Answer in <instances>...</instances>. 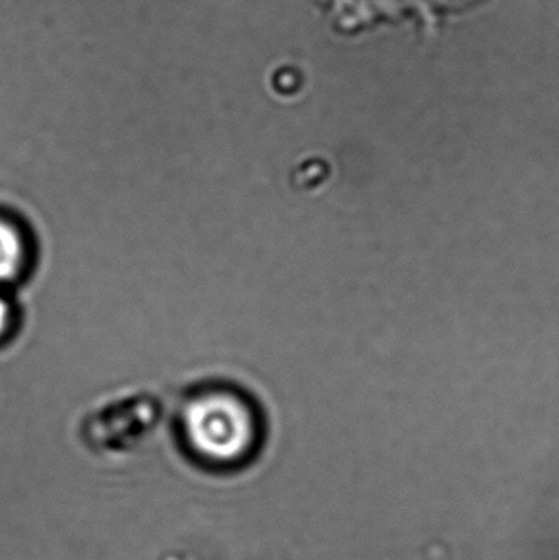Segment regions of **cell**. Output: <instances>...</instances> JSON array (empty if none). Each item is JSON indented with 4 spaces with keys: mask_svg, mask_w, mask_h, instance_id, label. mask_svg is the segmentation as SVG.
<instances>
[{
    "mask_svg": "<svg viewBox=\"0 0 559 560\" xmlns=\"http://www.w3.org/2000/svg\"><path fill=\"white\" fill-rule=\"evenodd\" d=\"M184 430L200 456L232 463L252 446V415L238 398L213 394L197 398L184 413Z\"/></svg>",
    "mask_w": 559,
    "mask_h": 560,
    "instance_id": "6da1fadb",
    "label": "cell"
},
{
    "mask_svg": "<svg viewBox=\"0 0 559 560\" xmlns=\"http://www.w3.org/2000/svg\"><path fill=\"white\" fill-rule=\"evenodd\" d=\"M25 248L19 230L0 219V282L12 280L22 269Z\"/></svg>",
    "mask_w": 559,
    "mask_h": 560,
    "instance_id": "7a4b0ae2",
    "label": "cell"
},
{
    "mask_svg": "<svg viewBox=\"0 0 559 560\" xmlns=\"http://www.w3.org/2000/svg\"><path fill=\"white\" fill-rule=\"evenodd\" d=\"M10 323V308L9 303L0 296V338L5 335L7 328Z\"/></svg>",
    "mask_w": 559,
    "mask_h": 560,
    "instance_id": "3957f363",
    "label": "cell"
}]
</instances>
